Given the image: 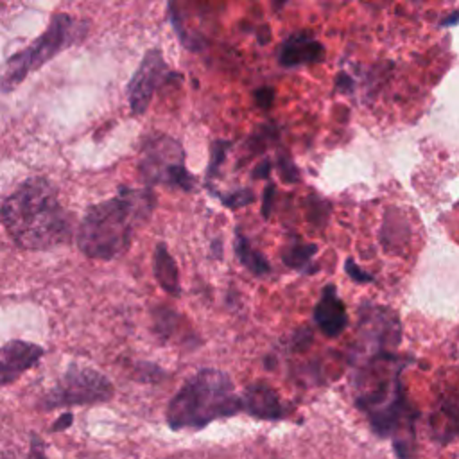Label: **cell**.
Returning a JSON list of instances; mask_svg holds the SVG:
<instances>
[{"label": "cell", "mask_w": 459, "mask_h": 459, "mask_svg": "<svg viewBox=\"0 0 459 459\" xmlns=\"http://www.w3.org/2000/svg\"><path fill=\"white\" fill-rule=\"evenodd\" d=\"M72 420H74V416H72L70 412H65V414H61V416L57 418V421L52 425V430H54V432H57V430H63V429L70 427Z\"/></svg>", "instance_id": "obj_20"}, {"label": "cell", "mask_w": 459, "mask_h": 459, "mask_svg": "<svg viewBox=\"0 0 459 459\" xmlns=\"http://www.w3.org/2000/svg\"><path fill=\"white\" fill-rule=\"evenodd\" d=\"M255 102L262 108V109H269L273 106L274 100V90L269 86H264L260 90H255Z\"/></svg>", "instance_id": "obj_17"}, {"label": "cell", "mask_w": 459, "mask_h": 459, "mask_svg": "<svg viewBox=\"0 0 459 459\" xmlns=\"http://www.w3.org/2000/svg\"><path fill=\"white\" fill-rule=\"evenodd\" d=\"M242 411V398L235 393L228 373L206 368L190 377L167 407V423L174 430L203 429Z\"/></svg>", "instance_id": "obj_3"}, {"label": "cell", "mask_w": 459, "mask_h": 459, "mask_svg": "<svg viewBox=\"0 0 459 459\" xmlns=\"http://www.w3.org/2000/svg\"><path fill=\"white\" fill-rule=\"evenodd\" d=\"M429 423L436 441L441 445L452 441L459 434V396H445Z\"/></svg>", "instance_id": "obj_11"}, {"label": "cell", "mask_w": 459, "mask_h": 459, "mask_svg": "<svg viewBox=\"0 0 459 459\" xmlns=\"http://www.w3.org/2000/svg\"><path fill=\"white\" fill-rule=\"evenodd\" d=\"M152 271L154 276L160 283V287L178 298L181 294V287H179V273H178V265L176 260L172 258V255L169 253L167 246L163 242H158L154 247V256H152Z\"/></svg>", "instance_id": "obj_12"}, {"label": "cell", "mask_w": 459, "mask_h": 459, "mask_svg": "<svg viewBox=\"0 0 459 459\" xmlns=\"http://www.w3.org/2000/svg\"><path fill=\"white\" fill-rule=\"evenodd\" d=\"M213 253H215V256H221V244H219V240L213 242Z\"/></svg>", "instance_id": "obj_22"}, {"label": "cell", "mask_w": 459, "mask_h": 459, "mask_svg": "<svg viewBox=\"0 0 459 459\" xmlns=\"http://www.w3.org/2000/svg\"><path fill=\"white\" fill-rule=\"evenodd\" d=\"M170 77H178V74L169 70L161 52L156 48L147 50L127 84V99L133 115H143L156 90Z\"/></svg>", "instance_id": "obj_7"}, {"label": "cell", "mask_w": 459, "mask_h": 459, "mask_svg": "<svg viewBox=\"0 0 459 459\" xmlns=\"http://www.w3.org/2000/svg\"><path fill=\"white\" fill-rule=\"evenodd\" d=\"M0 219L11 238L23 249L43 251L70 238V219L56 186L45 178L23 181L4 201Z\"/></svg>", "instance_id": "obj_1"}, {"label": "cell", "mask_w": 459, "mask_h": 459, "mask_svg": "<svg viewBox=\"0 0 459 459\" xmlns=\"http://www.w3.org/2000/svg\"><path fill=\"white\" fill-rule=\"evenodd\" d=\"M230 149V142H213L212 143V149H210V163H208V169H206V186L212 185L213 178L219 176V167L222 165L224 158H226V152Z\"/></svg>", "instance_id": "obj_15"}, {"label": "cell", "mask_w": 459, "mask_h": 459, "mask_svg": "<svg viewBox=\"0 0 459 459\" xmlns=\"http://www.w3.org/2000/svg\"><path fill=\"white\" fill-rule=\"evenodd\" d=\"M269 169H271V163L267 161V160H264V161H260V165L255 169V172H253V178L255 179H258V178H265L267 174H269Z\"/></svg>", "instance_id": "obj_21"}, {"label": "cell", "mask_w": 459, "mask_h": 459, "mask_svg": "<svg viewBox=\"0 0 459 459\" xmlns=\"http://www.w3.org/2000/svg\"><path fill=\"white\" fill-rule=\"evenodd\" d=\"M274 199V185H269L264 192V206H262V215L267 219L271 215V206Z\"/></svg>", "instance_id": "obj_19"}, {"label": "cell", "mask_w": 459, "mask_h": 459, "mask_svg": "<svg viewBox=\"0 0 459 459\" xmlns=\"http://www.w3.org/2000/svg\"><path fill=\"white\" fill-rule=\"evenodd\" d=\"M115 387L111 380L93 368L72 364L56 385L43 396V409L72 407V405H93L111 400Z\"/></svg>", "instance_id": "obj_6"}, {"label": "cell", "mask_w": 459, "mask_h": 459, "mask_svg": "<svg viewBox=\"0 0 459 459\" xmlns=\"http://www.w3.org/2000/svg\"><path fill=\"white\" fill-rule=\"evenodd\" d=\"M154 199L151 188L120 186L111 199L91 204L77 228L79 249L97 260H113L124 255L136 228L149 219Z\"/></svg>", "instance_id": "obj_2"}, {"label": "cell", "mask_w": 459, "mask_h": 459, "mask_svg": "<svg viewBox=\"0 0 459 459\" xmlns=\"http://www.w3.org/2000/svg\"><path fill=\"white\" fill-rule=\"evenodd\" d=\"M27 459H47L43 443H41V439L38 436H32V439H30V448H29Z\"/></svg>", "instance_id": "obj_18"}, {"label": "cell", "mask_w": 459, "mask_h": 459, "mask_svg": "<svg viewBox=\"0 0 459 459\" xmlns=\"http://www.w3.org/2000/svg\"><path fill=\"white\" fill-rule=\"evenodd\" d=\"M217 197L228 208H242L253 201V192L249 188H240L231 194H217Z\"/></svg>", "instance_id": "obj_16"}, {"label": "cell", "mask_w": 459, "mask_h": 459, "mask_svg": "<svg viewBox=\"0 0 459 459\" xmlns=\"http://www.w3.org/2000/svg\"><path fill=\"white\" fill-rule=\"evenodd\" d=\"M88 32V23L66 13L52 16L48 27L29 47L13 54L0 75V90H14L30 72L39 70L45 63L54 59L65 48L79 43Z\"/></svg>", "instance_id": "obj_4"}, {"label": "cell", "mask_w": 459, "mask_h": 459, "mask_svg": "<svg viewBox=\"0 0 459 459\" xmlns=\"http://www.w3.org/2000/svg\"><path fill=\"white\" fill-rule=\"evenodd\" d=\"M138 169L149 186L165 185L190 192L195 185V178L185 165L183 145L169 134H152L145 140Z\"/></svg>", "instance_id": "obj_5"}, {"label": "cell", "mask_w": 459, "mask_h": 459, "mask_svg": "<svg viewBox=\"0 0 459 459\" xmlns=\"http://www.w3.org/2000/svg\"><path fill=\"white\" fill-rule=\"evenodd\" d=\"M242 398V411L258 420H281L285 407L280 402L276 391L264 382H255L246 387Z\"/></svg>", "instance_id": "obj_10"}, {"label": "cell", "mask_w": 459, "mask_h": 459, "mask_svg": "<svg viewBox=\"0 0 459 459\" xmlns=\"http://www.w3.org/2000/svg\"><path fill=\"white\" fill-rule=\"evenodd\" d=\"M235 255L238 256V262L256 276L267 274L271 271L267 258L249 244V240L240 230L235 231Z\"/></svg>", "instance_id": "obj_13"}, {"label": "cell", "mask_w": 459, "mask_h": 459, "mask_svg": "<svg viewBox=\"0 0 459 459\" xmlns=\"http://www.w3.org/2000/svg\"><path fill=\"white\" fill-rule=\"evenodd\" d=\"M167 9H169L170 23H172V27H174V30H176V36L179 38L181 45H183V47H186L188 50H195V52H197V50H201V48L204 47V39H203V36H199V34H195V36L188 34L186 27H185V23H183V20H181V16L174 11V4H169V5H167Z\"/></svg>", "instance_id": "obj_14"}, {"label": "cell", "mask_w": 459, "mask_h": 459, "mask_svg": "<svg viewBox=\"0 0 459 459\" xmlns=\"http://www.w3.org/2000/svg\"><path fill=\"white\" fill-rule=\"evenodd\" d=\"M323 59V47L310 30L292 32L278 50V61L285 68L317 63Z\"/></svg>", "instance_id": "obj_9"}, {"label": "cell", "mask_w": 459, "mask_h": 459, "mask_svg": "<svg viewBox=\"0 0 459 459\" xmlns=\"http://www.w3.org/2000/svg\"><path fill=\"white\" fill-rule=\"evenodd\" d=\"M45 350L29 341L14 339L0 346V387L13 384L39 362Z\"/></svg>", "instance_id": "obj_8"}, {"label": "cell", "mask_w": 459, "mask_h": 459, "mask_svg": "<svg viewBox=\"0 0 459 459\" xmlns=\"http://www.w3.org/2000/svg\"><path fill=\"white\" fill-rule=\"evenodd\" d=\"M0 459H13V457H11L9 454H7V455H5V454H2V455H0Z\"/></svg>", "instance_id": "obj_23"}]
</instances>
